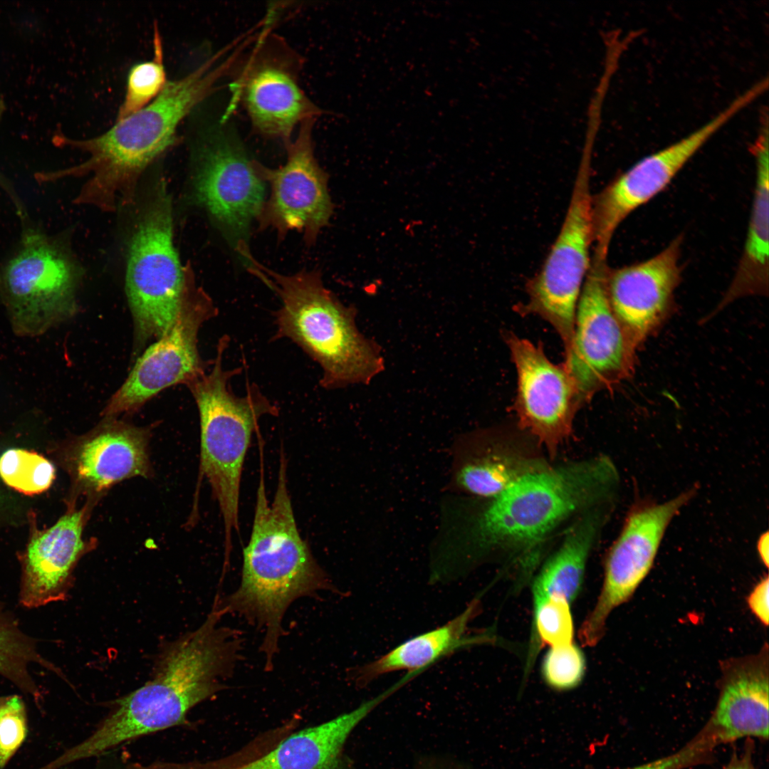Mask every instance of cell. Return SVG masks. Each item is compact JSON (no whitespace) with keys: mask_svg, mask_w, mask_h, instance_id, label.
I'll return each instance as SVG.
<instances>
[{"mask_svg":"<svg viewBox=\"0 0 769 769\" xmlns=\"http://www.w3.org/2000/svg\"><path fill=\"white\" fill-rule=\"evenodd\" d=\"M619 474L607 456L555 467L548 465L513 483L439 545L444 565L463 576L496 552L517 556V585L532 577L538 563L533 550L553 530L577 513L612 503Z\"/></svg>","mask_w":769,"mask_h":769,"instance_id":"obj_1","label":"cell"},{"mask_svg":"<svg viewBox=\"0 0 769 769\" xmlns=\"http://www.w3.org/2000/svg\"><path fill=\"white\" fill-rule=\"evenodd\" d=\"M237 59L236 51L227 53L226 48H221L183 78L167 81L150 104L116 120L100 135L84 140L54 135L53 142L57 146L88 155L81 164L56 172L58 179L90 174L74 203L108 212L130 205L143 172L176 143L182 120L216 90Z\"/></svg>","mask_w":769,"mask_h":769,"instance_id":"obj_2","label":"cell"},{"mask_svg":"<svg viewBox=\"0 0 769 769\" xmlns=\"http://www.w3.org/2000/svg\"><path fill=\"white\" fill-rule=\"evenodd\" d=\"M213 610L175 644L154 679L115 702L93 732L61 756L66 764L103 755L127 741L187 724L188 712L221 686L239 659V632L220 625Z\"/></svg>","mask_w":769,"mask_h":769,"instance_id":"obj_3","label":"cell"},{"mask_svg":"<svg viewBox=\"0 0 769 769\" xmlns=\"http://www.w3.org/2000/svg\"><path fill=\"white\" fill-rule=\"evenodd\" d=\"M250 540L243 550L241 582L220 607L234 612L264 632L261 650L266 668L273 666L283 634L282 622L298 598L335 590L301 538L287 486L286 460L281 452L272 503L266 493L262 454Z\"/></svg>","mask_w":769,"mask_h":769,"instance_id":"obj_4","label":"cell"},{"mask_svg":"<svg viewBox=\"0 0 769 769\" xmlns=\"http://www.w3.org/2000/svg\"><path fill=\"white\" fill-rule=\"evenodd\" d=\"M249 261L247 270L280 300L273 339L290 340L315 361L321 369L323 388L367 384L384 370L381 347L357 328L356 308L343 304L325 286L318 270L284 275L253 255Z\"/></svg>","mask_w":769,"mask_h":769,"instance_id":"obj_5","label":"cell"},{"mask_svg":"<svg viewBox=\"0 0 769 769\" xmlns=\"http://www.w3.org/2000/svg\"><path fill=\"white\" fill-rule=\"evenodd\" d=\"M229 337L218 341L210 371L189 382L200 423V473L205 476L218 502L224 526V548L231 549V535L238 532L239 504L243 466L260 419L276 416L278 409L254 383L236 395L231 387L241 367L226 369Z\"/></svg>","mask_w":769,"mask_h":769,"instance_id":"obj_6","label":"cell"},{"mask_svg":"<svg viewBox=\"0 0 769 769\" xmlns=\"http://www.w3.org/2000/svg\"><path fill=\"white\" fill-rule=\"evenodd\" d=\"M172 214L171 195L161 179L141 209L129 240L125 291L142 341L161 337L199 288L174 247Z\"/></svg>","mask_w":769,"mask_h":769,"instance_id":"obj_7","label":"cell"},{"mask_svg":"<svg viewBox=\"0 0 769 769\" xmlns=\"http://www.w3.org/2000/svg\"><path fill=\"white\" fill-rule=\"evenodd\" d=\"M81 276L62 237L23 226L17 249L0 263V301L14 333L39 336L71 318Z\"/></svg>","mask_w":769,"mask_h":769,"instance_id":"obj_8","label":"cell"},{"mask_svg":"<svg viewBox=\"0 0 769 769\" xmlns=\"http://www.w3.org/2000/svg\"><path fill=\"white\" fill-rule=\"evenodd\" d=\"M595 142L586 138L572 196L560 230L540 271L527 284V299L515 306L523 315L548 323L567 350L576 309L592 261L591 162Z\"/></svg>","mask_w":769,"mask_h":769,"instance_id":"obj_9","label":"cell"},{"mask_svg":"<svg viewBox=\"0 0 769 769\" xmlns=\"http://www.w3.org/2000/svg\"><path fill=\"white\" fill-rule=\"evenodd\" d=\"M272 22L269 15L251 50L244 52L234 68L231 101L222 117L228 119L241 106L257 134L286 146L296 129L316 120L322 110L300 87V56L270 33Z\"/></svg>","mask_w":769,"mask_h":769,"instance_id":"obj_10","label":"cell"},{"mask_svg":"<svg viewBox=\"0 0 769 769\" xmlns=\"http://www.w3.org/2000/svg\"><path fill=\"white\" fill-rule=\"evenodd\" d=\"M228 120L221 118L195 147L192 192L194 202L239 255L250 250L251 225L265 202L266 184Z\"/></svg>","mask_w":769,"mask_h":769,"instance_id":"obj_11","label":"cell"},{"mask_svg":"<svg viewBox=\"0 0 769 769\" xmlns=\"http://www.w3.org/2000/svg\"><path fill=\"white\" fill-rule=\"evenodd\" d=\"M315 121L307 120L299 126L296 136L286 146L287 159L283 165L270 168L254 161L257 175L270 188L256 219L258 230L272 229L279 239L297 231L308 246L315 244L334 211L328 191L329 176L314 152Z\"/></svg>","mask_w":769,"mask_h":769,"instance_id":"obj_12","label":"cell"},{"mask_svg":"<svg viewBox=\"0 0 769 769\" xmlns=\"http://www.w3.org/2000/svg\"><path fill=\"white\" fill-rule=\"evenodd\" d=\"M608 270L607 261L592 258L563 362L584 403L626 377L632 365L633 347L608 299Z\"/></svg>","mask_w":769,"mask_h":769,"instance_id":"obj_13","label":"cell"},{"mask_svg":"<svg viewBox=\"0 0 769 769\" xmlns=\"http://www.w3.org/2000/svg\"><path fill=\"white\" fill-rule=\"evenodd\" d=\"M742 109L732 100L698 129L637 161L592 197V258L606 261L623 221L661 192L706 142Z\"/></svg>","mask_w":769,"mask_h":769,"instance_id":"obj_14","label":"cell"},{"mask_svg":"<svg viewBox=\"0 0 769 769\" xmlns=\"http://www.w3.org/2000/svg\"><path fill=\"white\" fill-rule=\"evenodd\" d=\"M696 491L692 488L668 501L642 503L631 508L607 553L597 601L580 628L583 645L593 647L600 642L610 613L628 601L647 576L667 527Z\"/></svg>","mask_w":769,"mask_h":769,"instance_id":"obj_15","label":"cell"},{"mask_svg":"<svg viewBox=\"0 0 769 769\" xmlns=\"http://www.w3.org/2000/svg\"><path fill=\"white\" fill-rule=\"evenodd\" d=\"M504 337L517 374L512 409L518 426L553 457L571 435L576 413L585 403L564 364L551 362L540 343L512 333Z\"/></svg>","mask_w":769,"mask_h":769,"instance_id":"obj_16","label":"cell"},{"mask_svg":"<svg viewBox=\"0 0 769 769\" xmlns=\"http://www.w3.org/2000/svg\"><path fill=\"white\" fill-rule=\"evenodd\" d=\"M216 315L211 298L199 287L186 301L173 325L138 358L103 409L104 418L135 411L164 389L186 384L204 373L198 335L202 325Z\"/></svg>","mask_w":769,"mask_h":769,"instance_id":"obj_17","label":"cell"},{"mask_svg":"<svg viewBox=\"0 0 769 769\" xmlns=\"http://www.w3.org/2000/svg\"><path fill=\"white\" fill-rule=\"evenodd\" d=\"M105 419L90 432L61 444L60 461L72 486L68 504L83 496L93 508L114 485L152 474L149 429L114 418Z\"/></svg>","mask_w":769,"mask_h":769,"instance_id":"obj_18","label":"cell"},{"mask_svg":"<svg viewBox=\"0 0 769 769\" xmlns=\"http://www.w3.org/2000/svg\"><path fill=\"white\" fill-rule=\"evenodd\" d=\"M681 236L655 256L609 268L607 291L612 311L634 348L659 324L681 278Z\"/></svg>","mask_w":769,"mask_h":769,"instance_id":"obj_19","label":"cell"},{"mask_svg":"<svg viewBox=\"0 0 769 769\" xmlns=\"http://www.w3.org/2000/svg\"><path fill=\"white\" fill-rule=\"evenodd\" d=\"M93 509L68 505L51 527L38 530L31 523L27 546L20 557L19 602L36 608L66 598L74 567L88 547L83 531Z\"/></svg>","mask_w":769,"mask_h":769,"instance_id":"obj_20","label":"cell"},{"mask_svg":"<svg viewBox=\"0 0 769 769\" xmlns=\"http://www.w3.org/2000/svg\"><path fill=\"white\" fill-rule=\"evenodd\" d=\"M370 699L353 710L298 731L263 755L233 766L215 763L155 761L150 769H336L344 744L375 708Z\"/></svg>","mask_w":769,"mask_h":769,"instance_id":"obj_21","label":"cell"},{"mask_svg":"<svg viewBox=\"0 0 769 769\" xmlns=\"http://www.w3.org/2000/svg\"><path fill=\"white\" fill-rule=\"evenodd\" d=\"M716 706L707 723L721 744L739 738H768V650L724 667Z\"/></svg>","mask_w":769,"mask_h":769,"instance_id":"obj_22","label":"cell"},{"mask_svg":"<svg viewBox=\"0 0 769 769\" xmlns=\"http://www.w3.org/2000/svg\"><path fill=\"white\" fill-rule=\"evenodd\" d=\"M478 610V599H474L460 614L443 625L411 637L375 660L354 668L350 672L354 684L362 688L392 672L422 673L458 650L491 642L492 637L486 633L469 634V626Z\"/></svg>","mask_w":769,"mask_h":769,"instance_id":"obj_23","label":"cell"},{"mask_svg":"<svg viewBox=\"0 0 769 769\" xmlns=\"http://www.w3.org/2000/svg\"><path fill=\"white\" fill-rule=\"evenodd\" d=\"M768 127H760L753 146L755 183L746 242L723 303L764 294L768 286L769 142Z\"/></svg>","mask_w":769,"mask_h":769,"instance_id":"obj_24","label":"cell"},{"mask_svg":"<svg viewBox=\"0 0 769 769\" xmlns=\"http://www.w3.org/2000/svg\"><path fill=\"white\" fill-rule=\"evenodd\" d=\"M612 503L583 512L570 527L558 548L541 567L532 585L533 603L552 595L570 604L580 592L587 562Z\"/></svg>","mask_w":769,"mask_h":769,"instance_id":"obj_25","label":"cell"},{"mask_svg":"<svg viewBox=\"0 0 769 769\" xmlns=\"http://www.w3.org/2000/svg\"><path fill=\"white\" fill-rule=\"evenodd\" d=\"M545 465L537 459L508 454L486 453L468 456L455 454L452 485L462 493L488 500L523 475Z\"/></svg>","mask_w":769,"mask_h":769,"instance_id":"obj_26","label":"cell"},{"mask_svg":"<svg viewBox=\"0 0 769 769\" xmlns=\"http://www.w3.org/2000/svg\"><path fill=\"white\" fill-rule=\"evenodd\" d=\"M33 664L58 672L38 652L35 640L21 629L15 617L0 604V674L31 695L38 706L41 692L28 669Z\"/></svg>","mask_w":769,"mask_h":769,"instance_id":"obj_27","label":"cell"},{"mask_svg":"<svg viewBox=\"0 0 769 769\" xmlns=\"http://www.w3.org/2000/svg\"><path fill=\"white\" fill-rule=\"evenodd\" d=\"M0 476L11 488L31 496L51 487L56 469L48 459L36 451L10 449L0 457Z\"/></svg>","mask_w":769,"mask_h":769,"instance_id":"obj_28","label":"cell"},{"mask_svg":"<svg viewBox=\"0 0 769 769\" xmlns=\"http://www.w3.org/2000/svg\"><path fill=\"white\" fill-rule=\"evenodd\" d=\"M155 34L154 58L134 65L129 70L125 95L119 107L116 120L147 106L159 95L167 83L163 63L162 45L159 35Z\"/></svg>","mask_w":769,"mask_h":769,"instance_id":"obj_29","label":"cell"},{"mask_svg":"<svg viewBox=\"0 0 769 769\" xmlns=\"http://www.w3.org/2000/svg\"><path fill=\"white\" fill-rule=\"evenodd\" d=\"M534 653L537 645L552 646L572 642L574 624L570 603L552 595L533 603Z\"/></svg>","mask_w":769,"mask_h":769,"instance_id":"obj_30","label":"cell"},{"mask_svg":"<svg viewBox=\"0 0 769 769\" xmlns=\"http://www.w3.org/2000/svg\"><path fill=\"white\" fill-rule=\"evenodd\" d=\"M586 671V659L581 649L572 642L552 646L543 657L541 675L545 684L557 691L577 687Z\"/></svg>","mask_w":769,"mask_h":769,"instance_id":"obj_31","label":"cell"},{"mask_svg":"<svg viewBox=\"0 0 769 769\" xmlns=\"http://www.w3.org/2000/svg\"><path fill=\"white\" fill-rule=\"evenodd\" d=\"M28 734V719L21 697H0V769L7 765Z\"/></svg>","mask_w":769,"mask_h":769,"instance_id":"obj_32","label":"cell"},{"mask_svg":"<svg viewBox=\"0 0 769 769\" xmlns=\"http://www.w3.org/2000/svg\"><path fill=\"white\" fill-rule=\"evenodd\" d=\"M768 597L769 580L767 576L755 587L748 597L750 609L765 626L768 624Z\"/></svg>","mask_w":769,"mask_h":769,"instance_id":"obj_33","label":"cell"},{"mask_svg":"<svg viewBox=\"0 0 769 769\" xmlns=\"http://www.w3.org/2000/svg\"><path fill=\"white\" fill-rule=\"evenodd\" d=\"M6 105L4 100L0 93V120L5 110ZM0 188H1L7 196L10 198L14 206L18 216L20 218L22 222L28 220V214L25 205L22 202L21 198L19 197L11 182L0 170Z\"/></svg>","mask_w":769,"mask_h":769,"instance_id":"obj_34","label":"cell"},{"mask_svg":"<svg viewBox=\"0 0 769 769\" xmlns=\"http://www.w3.org/2000/svg\"><path fill=\"white\" fill-rule=\"evenodd\" d=\"M754 751V741L750 738H747L743 753L738 755L734 750L730 760L723 769H757L753 760Z\"/></svg>","mask_w":769,"mask_h":769,"instance_id":"obj_35","label":"cell"},{"mask_svg":"<svg viewBox=\"0 0 769 769\" xmlns=\"http://www.w3.org/2000/svg\"><path fill=\"white\" fill-rule=\"evenodd\" d=\"M768 533L765 532L758 539L757 549L758 553L763 564L768 567L769 563Z\"/></svg>","mask_w":769,"mask_h":769,"instance_id":"obj_36","label":"cell"},{"mask_svg":"<svg viewBox=\"0 0 769 769\" xmlns=\"http://www.w3.org/2000/svg\"><path fill=\"white\" fill-rule=\"evenodd\" d=\"M423 769H431V768H429V767H426V768H424Z\"/></svg>","mask_w":769,"mask_h":769,"instance_id":"obj_37","label":"cell"}]
</instances>
